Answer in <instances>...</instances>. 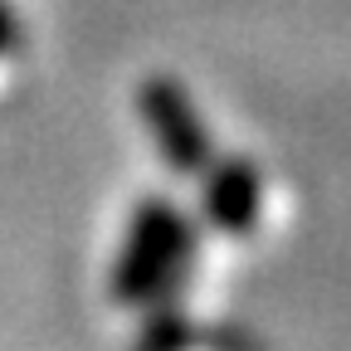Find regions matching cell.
I'll return each instance as SVG.
<instances>
[{"mask_svg": "<svg viewBox=\"0 0 351 351\" xmlns=\"http://www.w3.org/2000/svg\"><path fill=\"white\" fill-rule=\"evenodd\" d=\"M142 112H147V127H152V137L161 142L171 171L195 176L205 166V156H210V137H205V127L195 122L186 93L176 83H166V78H152L147 93H142Z\"/></svg>", "mask_w": 351, "mask_h": 351, "instance_id": "obj_1", "label": "cell"}, {"mask_svg": "<svg viewBox=\"0 0 351 351\" xmlns=\"http://www.w3.org/2000/svg\"><path fill=\"white\" fill-rule=\"evenodd\" d=\"M176 244H181V219H176L166 205L142 210L137 230H132V244H127V258H122V288L127 293L147 288L166 269V258L176 254Z\"/></svg>", "mask_w": 351, "mask_h": 351, "instance_id": "obj_2", "label": "cell"}, {"mask_svg": "<svg viewBox=\"0 0 351 351\" xmlns=\"http://www.w3.org/2000/svg\"><path fill=\"white\" fill-rule=\"evenodd\" d=\"M254 205H258V181H254V171L244 161H234V166H225V171L215 176V186H210V215L225 230H244L249 219H254Z\"/></svg>", "mask_w": 351, "mask_h": 351, "instance_id": "obj_3", "label": "cell"}]
</instances>
